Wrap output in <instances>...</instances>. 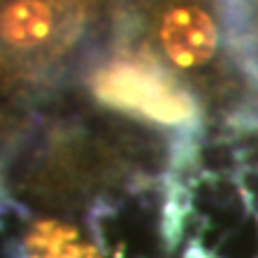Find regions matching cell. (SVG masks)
Instances as JSON below:
<instances>
[{"mask_svg": "<svg viewBox=\"0 0 258 258\" xmlns=\"http://www.w3.org/2000/svg\"><path fill=\"white\" fill-rule=\"evenodd\" d=\"M91 89L98 101L115 110L134 112L165 127H182L199 112L189 93L144 60H112L93 74Z\"/></svg>", "mask_w": 258, "mask_h": 258, "instance_id": "cell-1", "label": "cell"}, {"mask_svg": "<svg viewBox=\"0 0 258 258\" xmlns=\"http://www.w3.org/2000/svg\"><path fill=\"white\" fill-rule=\"evenodd\" d=\"M158 38L170 62L179 70H196L215 57L220 31L206 10L184 3L163 12Z\"/></svg>", "mask_w": 258, "mask_h": 258, "instance_id": "cell-2", "label": "cell"}, {"mask_svg": "<svg viewBox=\"0 0 258 258\" xmlns=\"http://www.w3.org/2000/svg\"><path fill=\"white\" fill-rule=\"evenodd\" d=\"M55 31V12L48 0H8L0 8V41L12 50H36Z\"/></svg>", "mask_w": 258, "mask_h": 258, "instance_id": "cell-3", "label": "cell"}]
</instances>
